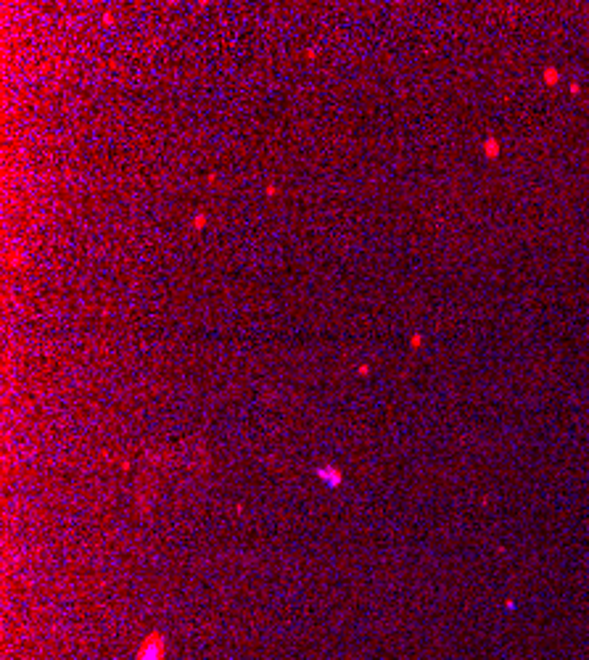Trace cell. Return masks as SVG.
Returning a JSON list of instances; mask_svg holds the SVG:
<instances>
[{
    "mask_svg": "<svg viewBox=\"0 0 589 660\" xmlns=\"http://www.w3.org/2000/svg\"><path fill=\"white\" fill-rule=\"evenodd\" d=\"M547 82H555V69H547Z\"/></svg>",
    "mask_w": 589,
    "mask_h": 660,
    "instance_id": "obj_2",
    "label": "cell"
},
{
    "mask_svg": "<svg viewBox=\"0 0 589 660\" xmlns=\"http://www.w3.org/2000/svg\"><path fill=\"white\" fill-rule=\"evenodd\" d=\"M486 151H489V153H492V156H494V153H497V143H494V140H489V143H486Z\"/></svg>",
    "mask_w": 589,
    "mask_h": 660,
    "instance_id": "obj_1",
    "label": "cell"
}]
</instances>
